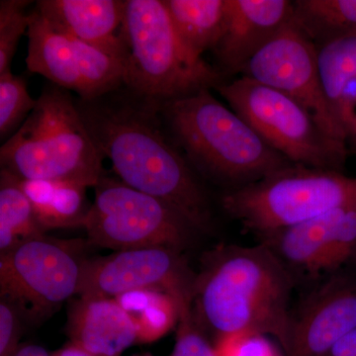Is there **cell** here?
Here are the masks:
<instances>
[{
  "label": "cell",
  "instance_id": "obj_1",
  "mask_svg": "<svg viewBox=\"0 0 356 356\" xmlns=\"http://www.w3.org/2000/svg\"><path fill=\"white\" fill-rule=\"evenodd\" d=\"M76 105L96 147L123 184L168 203L202 235L212 233L209 195L166 130L161 102L123 86Z\"/></svg>",
  "mask_w": 356,
  "mask_h": 356
},
{
  "label": "cell",
  "instance_id": "obj_2",
  "mask_svg": "<svg viewBox=\"0 0 356 356\" xmlns=\"http://www.w3.org/2000/svg\"><path fill=\"white\" fill-rule=\"evenodd\" d=\"M294 277L264 243L222 245L206 254L196 275L192 316L216 343L229 337L264 334L286 348Z\"/></svg>",
  "mask_w": 356,
  "mask_h": 356
},
{
  "label": "cell",
  "instance_id": "obj_3",
  "mask_svg": "<svg viewBox=\"0 0 356 356\" xmlns=\"http://www.w3.org/2000/svg\"><path fill=\"white\" fill-rule=\"evenodd\" d=\"M210 90L159 107L170 138L196 172L236 189L292 165Z\"/></svg>",
  "mask_w": 356,
  "mask_h": 356
},
{
  "label": "cell",
  "instance_id": "obj_4",
  "mask_svg": "<svg viewBox=\"0 0 356 356\" xmlns=\"http://www.w3.org/2000/svg\"><path fill=\"white\" fill-rule=\"evenodd\" d=\"M103 156L69 90L44 86L24 123L0 147L1 170L20 180L95 187L104 177Z\"/></svg>",
  "mask_w": 356,
  "mask_h": 356
},
{
  "label": "cell",
  "instance_id": "obj_5",
  "mask_svg": "<svg viewBox=\"0 0 356 356\" xmlns=\"http://www.w3.org/2000/svg\"><path fill=\"white\" fill-rule=\"evenodd\" d=\"M120 38L124 86L137 95L165 102L222 83L182 43L161 0H126Z\"/></svg>",
  "mask_w": 356,
  "mask_h": 356
},
{
  "label": "cell",
  "instance_id": "obj_6",
  "mask_svg": "<svg viewBox=\"0 0 356 356\" xmlns=\"http://www.w3.org/2000/svg\"><path fill=\"white\" fill-rule=\"evenodd\" d=\"M224 210L259 236L337 209H356V177L337 170L289 165L232 189Z\"/></svg>",
  "mask_w": 356,
  "mask_h": 356
},
{
  "label": "cell",
  "instance_id": "obj_7",
  "mask_svg": "<svg viewBox=\"0 0 356 356\" xmlns=\"http://www.w3.org/2000/svg\"><path fill=\"white\" fill-rule=\"evenodd\" d=\"M236 114L292 165L341 172L346 142L334 139L292 97L242 76L216 88Z\"/></svg>",
  "mask_w": 356,
  "mask_h": 356
},
{
  "label": "cell",
  "instance_id": "obj_8",
  "mask_svg": "<svg viewBox=\"0 0 356 356\" xmlns=\"http://www.w3.org/2000/svg\"><path fill=\"white\" fill-rule=\"evenodd\" d=\"M81 227L88 241L117 250L163 247L184 252L202 235L161 199L103 177Z\"/></svg>",
  "mask_w": 356,
  "mask_h": 356
},
{
  "label": "cell",
  "instance_id": "obj_9",
  "mask_svg": "<svg viewBox=\"0 0 356 356\" xmlns=\"http://www.w3.org/2000/svg\"><path fill=\"white\" fill-rule=\"evenodd\" d=\"M83 261L72 243L46 236L21 242L0 255V293L25 321L43 322L79 292Z\"/></svg>",
  "mask_w": 356,
  "mask_h": 356
},
{
  "label": "cell",
  "instance_id": "obj_10",
  "mask_svg": "<svg viewBox=\"0 0 356 356\" xmlns=\"http://www.w3.org/2000/svg\"><path fill=\"white\" fill-rule=\"evenodd\" d=\"M196 275L182 252L172 248L117 250L84 259L77 296L115 299L129 292L158 290L170 295L181 311L191 308Z\"/></svg>",
  "mask_w": 356,
  "mask_h": 356
},
{
  "label": "cell",
  "instance_id": "obj_11",
  "mask_svg": "<svg viewBox=\"0 0 356 356\" xmlns=\"http://www.w3.org/2000/svg\"><path fill=\"white\" fill-rule=\"evenodd\" d=\"M242 72L243 76L301 103L334 139H348L325 97L318 74L317 47L292 19L248 60Z\"/></svg>",
  "mask_w": 356,
  "mask_h": 356
},
{
  "label": "cell",
  "instance_id": "obj_12",
  "mask_svg": "<svg viewBox=\"0 0 356 356\" xmlns=\"http://www.w3.org/2000/svg\"><path fill=\"white\" fill-rule=\"evenodd\" d=\"M356 329V280L334 275L292 314L285 356H325Z\"/></svg>",
  "mask_w": 356,
  "mask_h": 356
},
{
  "label": "cell",
  "instance_id": "obj_13",
  "mask_svg": "<svg viewBox=\"0 0 356 356\" xmlns=\"http://www.w3.org/2000/svg\"><path fill=\"white\" fill-rule=\"evenodd\" d=\"M288 0H228V16L214 54L225 72H242L255 54L292 19Z\"/></svg>",
  "mask_w": 356,
  "mask_h": 356
},
{
  "label": "cell",
  "instance_id": "obj_14",
  "mask_svg": "<svg viewBox=\"0 0 356 356\" xmlns=\"http://www.w3.org/2000/svg\"><path fill=\"white\" fill-rule=\"evenodd\" d=\"M70 343L95 356H121L139 343L132 317L113 298L79 296L67 315Z\"/></svg>",
  "mask_w": 356,
  "mask_h": 356
},
{
  "label": "cell",
  "instance_id": "obj_15",
  "mask_svg": "<svg viewBox=\"0 0 356 356\" xmlns=\"http://www.w3.org/2000/svg\"><path fill=\"white\" fill-rule=\"evenodd\" d=\"M36 10L72 38L121 56L125 1L122 0H40Z\"/></svg>",
  "mask_w": 356,
  "mask_h": 356
},
{
  "label": "cell",
  "instance_id": "obj_16",
  "mask_svg": "<svg viewBox=\"0 0 356 356\" xmlns=\"http://www.w3.org/2000/svg\"><path fill=\"white\" fill-rule=\"evenodd\" d=\"M348 209H337L261 236L285 266L312 274L323 273L337 225Z\"/></svg>",
  "mask_w": 356,
  "mask_h": 356
},
{
  "label": "cell",
  "instance_id": "obj_17",
  "mask_svg": "<svg viewBox=\"0 0 356 356\" xmlns=\"http://www.w3.org/2000/svg\"><path fill=\"white\" fill-rule=\"evenodd\" d=\"M26 65L29 72L46 77L58 88L81 92L72 39L36 9L30 13Z\"/></svg>",
  "mask_w": 356,
  "mask_h": 356
},
{
  "label": "cell",
  "instance_id": "obj_18",
  "mask_svg": "<svg viewBox=\"0 0 356 356\" xmlns=\"http://www.w3.org/2000/svg\"><path fill=\"white\" fill-rule=\"evenodd\" d=\"M163 4L178 37L192 53L202 57L214 50L226 26L228 0H163Z\"/></svg>",
  "mask_w": 356,
  "mask_h": 356
},
{
  "label": "cell",
  "instance_id": "obj_19",
  "mask_svg": "<svg viewBox=\"0 0 356 356\" xmlns=\"http://www.w3.org/2000/svg\"><path fill=\"white\" fill-rule=\"evenodd\" d=\"M41 228L81 227L90 207H86V187L67 182L20 180Z\"/></svg>",
  "mask_w": 356,
  "mask_h": 356
},
{
  "label": "cell",
  "instance_id": "obj_20",
  "mask_svg": "<svg viewBox=\"0 0 356 356\" xmlns=\"http://www.w3.org/2000/svg\"><path fill=\"white\" fill-rule=\"evenodd\" d=\"M292 20L317 49L356 37V0H297Z\"/></svg>",
  "mask_w": 356,
  "mask_h": 356
},
{
  "label": "cell",
  "instance_id": "obj_21",
  "mask_svg": "<svg viewBox=\"0 0 356 356\" xmlns=\"http://www.w3.org/2000/svg\"><path fill=\"white\" fill-rule=\"evenodd\" d=\"M44 236L20 179L7 170L0 172V255L18 243Z\"/></svg>",
  "mask_w": 356,
  "mask_h": 356
},
{
  "label": "cell",
  "instance_id": "obj_22",
  "mask_svg": "<svg viewBox=\"0 0 356 356\" xmlns=\"http://www.w3.org/2000/svg\"><path fill=\"white\" fill-rule=\"evenodd\" d=\"M138 327L139 343H152L168 334L179 318L180 308L170 295L158 290L126 293L115 298Z\"/></svg>",
  "mask_w": 356,
  "mask_h": 356
},
{
  "label": "cell",
  "instance_id": "obj_23",
  "mask_svg": "<svg viewBox=\"0 0 356 356\" xmlns=\"http://www.w3.org/2000/svg\"><path fill=\"white\" fill-rule=\"evenodd\" d=\"M70 38L74 43L81 79L79 99H95L124 86V65L121 56L72 37Z\"/></svg>",
  "mask_w": 356,
  "mask_h": 356
},
{
  "label": "cell",
  "instance_id": "obj_24",
  "mask_svg": "<svg viewBox=\"0 0 356 356\" xmlns=\"http://www.w3.org/2000/svg\"><path fill=\"white\" fill-rule=\"evenodd\" d=\"M318 69L325 97L337 119V106L341 92L356 77V37L339 40L318 48Z\"/></svg>",
  "mask_w": 356,
  "mask_h": 356
},
{
  "label": "cell",
  "instance_id": "obj_25",
  "mask_svg": "<svg viewBox=\"0 0 356 356\" xmlns=\"http://www.w3.org/2000/svg\"><path fill=\"white\" fill-rule=\"evenodd\" d=\"M37 104L30 95L22 76L10 70L0 74V137L10 135L19 129Z\"/></svg>",
  "mask_w": 356,
  "mask_h": 356
},
{
  "label": "cell",
  "instance_id": "obj_26",
  "mask_svg": "<svg viewBox=\"0 0 356 356\" xmlns=\"http://www.w3.org/2000/svg\"><path fill=\"white\" fill-rule=\"evenodd\" d=\"M30 3L27 0L0 1V74L10 70L19 40L28 31L30 13L26 8Z\"/></svg>",
  "mask_w": 356,
  "mask_h": 356
},
{
  "label": "cell",
  "instance_id": "obj_27",
  "mask_svg": "<svg viewBox=\"0 0 356 356\" xmlns=\"http://www.w3.org/2000/svg\"><path fill=\"white\" fill-rule=\"evenodd\" d=\"M170 356H218L214 343L196 324L191 308L180 311L175 344Z\"/></svg>",
  "mask_w": 356,
  "mask_h": 356
},
{
  "label": "cell",
  "instance_id": "obj_28",
  "mask_svg": "<svg viewBox=\"0 0 356 356\" xmlns=\"http://www.w3.org/2000/svg\"><path fill=\"white\" fill-rule=\"evenodd\" d=\"M356 252V209H348L337 225L329 252L325 257L323 273L337 270Z\"/></svg>",
  "mask_w": 356,
  "mask_h": 356
},
{
  "label": "cell",
  "instance_id": "obj_29",
  "mask_svg": "<svg viewBox=\"0 0 356 356\" xmlns=\"http://www.w3.org/2000/svg\"><path fill=\"white\" fill-rule=\"evenodd\" d=\"M214 344L218 356H285L264 334L233 337Z\"/></svg>",
  "mask_w": 356,
  "mask_h": 356
},
{
  "label": "cell",
  "instance_id": "obj_30",
  "mask_svg": "<svg viewBox=\"0 0 356 356\" xmlns=\"http://www.w3.org/2000/svg\"><path fill=\"white\" fill-rule=\"evenodd\" d=\"M23 321L20 311L11 302L0 301V356H14L21 346Z\"/></svg>",
  "mask_w": 356,
  "mask_h": 356
},
{
  "label": "cell",
  "instance_id": "obj_31",
  "mask_svg": "<svg viewBox=\"0 0 356 356\" xmlns=\"http://www.w3.org/2000/svg\"><path fill=\"white\" fill-rule=\"evenodd\" d=\"M325 356H356V329L339 339Z\"/></svg>",
  "mask_w": 356,
  "mask_h": 356
},
{
  "label": "cell",
  "instance_id": "obj_32",
  "mask_svg": "<svg viewBox=\"0 0 356 356\" xmlns=\"http://www.w3.org/2000/svg\"><path fill=\"white\" fill-rule=\"evenodd\" d=\"M14 356H51V353L38 344H21Z\"/></svg>",
  "mask_w": 356,
  "mask_h": 356
},
{
  "label": "cell",
  "instance_id": "obj_33",
  "mask_svg": "<svg viewBox=\"0 0 356 356\" xmlns=\"http://www.w3.org/2000/svg\"><path fill=\"white\" fill-rule=\"evenodd\" d=\"M51 356H95L76 344L69 343L64 348L51 353Z\"/></svg>",
  "mask_w": 356,
  "mask_h": 356
},
{
  "label": "cell",
  "instance_id": "obj_34",
  "mask_svg": "<svg viewBox=\"0 0 356 356\" xmlns=\"http://www.w3.org/2000/svg\"><path fill=\"white\" fill-rule=\"evenodd\" d=\"M138 356H153V355H138Z\"/></svg>",
  "mask_w": 356,
  "mask_h": 356
}]
</instances>
